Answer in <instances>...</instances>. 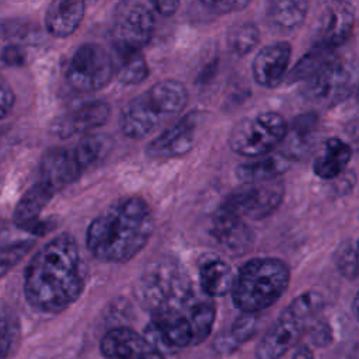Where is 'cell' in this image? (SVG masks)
Instances as JSON below:
<instances>
[{
	"label": "cell",
	"mask_w": 359,
	"mask_h": 359,
	"mask_svg": "<svg viewBox=\"0 0 359 359\" xmlns=\"http://www.w3.org/2000/svg\"><path fill=\"white\" fill-rule=\"evenodd\" d=\"M86 287V265L76 240L60 234L41 247L24 272V296L36 311L56 314L72 306Z\"/></svg>",
	"instance_id": "6da1fadb"
},
{
	"label": "cell",
	"mask_w": 359,
	"mask_h": 359,
	"mask_svg": "<svg viewBox=\"0 0 359 359\" xmlns=\"http://www.w3.org/2000/svg\"><path fill=\"white\" fill-rule=\"evenodd\" d=\"M154 231V216L139 196L122 198L104 209L88 226L86 243L102 261L122 264L137 255Z\"/></svg>",
	"instance_id": "7a4b0ae2"
},
{
	"label": "cell",
	"mask_w": 359,
	"mask_h": 359,
	"mask_svg": "<svg viewBox=\"0 0 359 359\" xmlns=\"http://www.w3.org/2000/svg\"><path fill=\"white\" fill-rule=\"evenodd\" d=\"M187 102L188 91L182 83L177 80L158 81L122 108L121 130L130 139H143L178 116Z\"/></svg>",
	"instance_id": "3957f363"
},
{
	"label": "cell",
	"mask_w": 359,
	"mask_h": 359,
	"mask_svg": "<svg viewBox=\"0 0 359 359\" xmlns=\"http://www.w3.org/2000/svg\"><path fill=\"white\" fill-rule=\"evenodd\" d=\"M290 280L289 266L278 258H254L234 275L233 303L241 313L258 314L275 304Z\"/></svg>",
	"instance_id": "277c9868"
},
{
	"label": "cell",
	"mask_w": 359,
	"mask_h": 359,
	"mask_svg": "<svg viewBox=\"0 0 359 359\" xmlns=\"http://www.w3.org/2000/svg\"><path fill=\"white\" fill-rule=\"evenodd\" d=\"M137 292L150 313L185 311L198 302L188 272L170 257L158 258L144 269Z\"/></svg>",
	"instance_id": "5b68a950"
},
{
	"label": "cell",
	"mask_w": 359,
	"mask_h": 359,
	"mask_svg": "<svg viewBox=\"0 0 359 359\" xmlns=\"http://www.w3.org/2000/svg\"><path fill=\"white\" fill-rule=\"evenodd\" d=\"M324 304L323 294L314 290L294 297L259 339L255 348V358L280 359L316 324Z\"/></svg>",
	"instance_id": "8992f818"
},
{
	"label": "cell",
	"mask_w": 359,
	"mask_h": 359,
	"mask_svg": "<svg viewBox=\"0 0 359 359\" xmlns=\"http://www.w3.org/2000/svg\"><path fill=\"white\" fill-rule=\"evenodd\" d=\"M287 133V122L273 111L259 112L238 121L230 132L233 151L245 157H262L280 144Z\"/></svg>",
	"instance_id": "52a82bcc"
},
{
	"label": "cell",
	"mask_w": 359,
	"mask_h": 359,
	"mask_svg": "<svg viewBox=\"0 0 359 359\" xmlns=\"http://www.w3.org/2000/svg\"><path fill=\"white\" fill-rule=\"evenodd\" d=\"M114 77V59L98 43H84L73 53L67 69L69 86L81 93L98 91Z\"/></svg>",
	"instance_id": "ba28073f"
},
{
	"label": "cell",
	"mask_w": 359,
	"mask_h": 359,
	"mask_svg": "<svg viewBox=\"0 0 359 359\" xmlns=\"http://www.w3.org/2000/svg\"><path fill=\"white\" fill-rule=\"evenodd\" d=\"M156 27L150 4L142 1H123L115 8L111 38L114 49L140 50L153 36Z\"/></svg>",
	"instance_id": "9c48e42d"
},
{
	"label": "cell",
	"mask_w": 359,
	"mask_h": 359,
	"mask_svg": "<svg viewBox=\"0 0 359 359\" xmlns=\"http://www.w3.org/2000/svg\"><path fill=\"white\" fill-rule=\"evenodd\" d=\"M283 184L279 178L243 184L234 189L220 206L222 210L244 220L264 219L271 215L282 202Z\"/></svg>",
	"instance_id": "30bf717a"
},
{
	"label": "cell",
	"mask_w": 359,
	"mask_h": 359,
	"mask_svg": "<svg viewBox=\"0 0 359 359\" xmlns=\"http://www.w3.org/2000/svg\"><path fill=\"white\" fill-rule=\"evenodd\" d=\"M355 88V69L349 62L334 57L306 80L303 94L323 107H332L348 98Z\"/></svg>",
	"instance_id": "8fae6325"
},
{
	"label": "cell",
	"mask_w": 359,
	"mask_h": 359,
	"mask_svg": "<svg viewBox=\"0 0 359 359\" xmlns=\"http://www.w3.org/2000/svg\"><path fill=\"white\" fill-rule=\"evenodd\" d=\"M199 122L201 115L196 111L181 116L180 121L168 126L147 144L146 154L151 158H171L187 154L195 143Z\"/></svg>",
	"instance_id": "7c38bea8"
},
{
	"label": "cell",
	"mask_w": 359,
	"mask_h": 359,
	"mask_svg": "<svg viewBox=\"0 0 359 359\" xmlns=\"http://www.w3.org/2000/svg\"><path fill=\"white\" fill-rule=\"evenodd\" d=\"M353 25L355 10L352 4L344 1L328 4L318 20L316 45L334 50L351 36Z\"/></svg>",
	"instance_id": "4fadbf2b"
},
{
	"label": "cell",
	"mask_w": 359,
	"mask_h": 359,
	"mask_svg": "<svg viewBox=\"0 0 359 359\" xmlns=\"http://www.w3.org/2000/svg\"><path fill=\"white\" fill-rule=\"evenodd\" d=\"M292 56L289 42H275L258 50L252 60L254 80L266 88L276 87L285 77Z\"/></svg>",
	"instance_id": "5bb4252c"
},
{
	"label": "cell",
	"mask_w": 359,
	"mask_h": 359,
	"mask_svg": "<svg viewBox=\"0 0 359 359\" xmlns=\"http://www.w3.org/2000/svg\"><path fill=\"white\" fill-rule=\"evenodd\" d=\"M41 182L46 184L53 192L73 184L83 170L80 168L72 149L55 147L48 150L39 164Z\"/></svg>",
	"instance_id": "9a60e30c"
},
{
	"label": "cell",
	"mask_w": 359,
	"mask_h": 359,
	"mask_svg": "<svg viewBox=\"0 0 359 359\" xmlns=\"http://www.w3.org/2000/svg\"><path fill=\"white\" fill-rule=\"evenodd\" d=\"M111 114L109 104L101 100L88 101L60 116L55 123V132L60 137L88 133L90 130L105 125Z\"/></svg>",
	"instance_id": "2e32d148"
},
{
	"label": "cell",
	"mask_w": 359,
	"mask_h": 359,
	"mask_svg": "<svg viewBox=\"0 0 359 359\" xmlns=\"http://www.w3.org/2000/svg\"><path fill=\"white\" fill-rule=\"evenodd\" d=\"M53 191L43 182L29 187L17 202L13 213V223L22 231L32 233L39 224V215L53 196Z\"/></svg>",
	"instance_id": "e0dca14e"
},
{
	"label": "cell",
	"mask_w": 359,
	"mask_h": 359,
	"mask_svg": "<svg viewBox=\"0 0 359 359\" xmlns=\"http://www.w3.org/2000/svg\"><path fill=\"white\" fill-rule=\"evenodd\" d=\"M100 351L105 359H132L154 349H151L142 334L128 327H118L109 330L102 337Z\"/></svg>",
	"instance_id": "ac0fdd59"
},
{
	"label": "cell",
	"mask_w": 359,
	"mask_h": 359,
	"mask_svg": "<svg viewBox=\"0 0 359 359\" xmlns=\"http://www.w3.org/2000/svg\"><path fill=\"white\" fill-rule=\"evenodd\" d=\"M84 11V1H53L45 11V28L52 36H70L83 21Z\"/></svg>",
	"instance_id": "d6986e66"
},
{
	"label": "cell",
	"mask_w": 359,
	"mask_h": 359,
	"mask_svg": "<svg viewBox=\"0 0 359 359\" xmlns=\"http://www.w3.org/2000/svg\"><path fill=\"white\" fill-rule=\"evenodd\" d=\"M351 147L338 137L328 139L314 160V174L323 180H334L344 172L351 160Z\"/></svg>",
	"instance_id": "ffe728a7"
},
{
	"label": "cell",
	"mask_w": 359,
	"mask_h": 359,
	"mask_svg": "<svg viewBox=\"0 0 359 359\" xmlns=\"http://www.w3.org/2000/svg\"><path fill=\"white\" fill-rule=\"evenodd\" d=\"M202 292L210 297L224 296L231 290L234 273L231 266L217 257L203 258L199 265Z\"/></svg>",
	"instance_id": "44dd1931"
},
{
	"label": "cell",
	"mask_w": 359,
	"mask_h": 359,
	"mask_svg": "<svg viewBox=\"0 0 359 359\" xmlns=\"http://www.w3.org/2000/svg\"><path fill=\"white\" fill-rule=\"evenodd\" d=\"M304 0H273L266 4L265 17L268 25L278 32H292L297 29L307 14Z\"/></svg>",
	"instance_id": "7402d4cb"
},
{
	"label": "cell",
	"mask_w": 359,
	"mask_h": 359,
	"mask_svg": "<svg viewBox=\"0 0 359 359\" xmlns=\"http://www.w3.org/2000/svg\"><path fill=\"white\" fill-rule=\"evenodd\" d=\"M213 237L231 252L245 248L250 240V230L244 222L222 209H219L212 223Z\"/></svg>",
	"instance_id": "603a6c76"
},
{
	"label": "cell",
	"mask_w": 359,
	"mask_h": 359,
	"mask_svg": "<svg viewBox=\"0 0 359 359\" xmlns=\"http://www.w3.org/2000/svg\"><path fill=\"white\" fill-rule=\"evenodd\" d=\"M289 158L285 154H272L252 163H244L237 167L236 175L244 184L276 180L289 168Z\"/></svg>",
	"instance_id": "cb8c5ba5"
},
{
	"label": "cell",
	"mask_w": 359,
	"mask_h": 359,
	"mask_svg": "<svg viewBox=\"0 0 359 359\" xmlns=\"http://www.w3.org/2000/svg\"><path fill=\"white\" fill-rule=\"evenodd\" d=\"M115 55L114 74L121 83L133 86L142 83L149 76V66L140 50L115 49Z\"/></svg>",
	"instance_id": "d4e9b609"
},
{
	"label": "cell",
	"mask_w": 359,
	"mask_h": 359,
	"mask_svg": "<svg viewBox=\"0 0 359 359\" xmlns=\"http://www.w3.org/2000/svg\"><path fill=\"white\" fill-rule=\"evenodd\" d=\"M335 57L334 50L327 49L320 45H314L303 57L297 60L293 69L289 73V81H300L307 80L316 72H318L323 66L331 62Z\"/></svg>",
	"instance_id": "484cf974"
},
{
	"label": "cell",
	"mask_w": 359,
	"mask_h": 359,
	"mask_svg": "<svg viewBox=\"0 0 359 359\" xmlns=\"http://www.w3.org/2000/svg\"><path fill=\"white\" fill-rule=\"evenodd\" d=\"M216 320V307L209 300H198L189 310L192 345L203 342L212 332Z\"/></svg>",
	"instance_id": "4316f807"
},
{
	"label": "cell",
	"mask_w": 359,
	"mask_h": 359,
	"mask_svg": "<svg viewBox=\"0 0 359 359\" xmlns=\"http://www.w3.org/2000/svg\"><path fill=\"white\" fill-rule=\"evenodd\" d=\"M259 41V31L252 22H238L227 31V45L238 56L250 53Z\"/></svg>",
	"instance_id": "83f0119b"
},
{
	"label": "cell",
	"mask_w": 359,
	"mask_h": 359,
	"mask_svg": "<svg viewBox=\"0 0 359 359\" xmlns=\"http://www.w3.org/2000/svg\"><path fill=\"white\" fill-rule=\"evenodd\" d=\"M318 123V118L316 114H304V115H299L293 119V122L290 123V126L287 125V133L286 137H289L290 143H292V151H303L306 147H309V139L314 135L316 128ZM290 157V156H289Z\"/></svg>",
	"instance_id": "f1b7e54d"
},
{
	"label": "cell",
	"mask_w": 359,
	"mask_h": 359,
	"mask_svg": "<svg viewBox=\"0 0 359 359\" xmlns=\"http://www.w3.org/2000/svg\"><path fill=\"white\" fill-rule=\"evenodd\" d=\"M102 149H104V142L100 136L86 135L72 150L74 153V157L80 168L86 170L101 157Z\"/></svg>",
	"instance_id": "f546056e"
},
{
	"label": "cell",
	"mask_w": 359,
	"mask_h": 359,
	"mask_svg": "<svg viewBox=\"0 0 359 359\" xmlns=\"http://www.w3.org/2000/svg\"><path fill=\"white\" fill-rule=\"evenodd\" d=\"M34 247L32 240H20L8 247L0 248V278L13 269Z\"/></svg>",
	"instance_id": "4dcf8cb0"
},
{
	"label": "cell",
	"mask_w": 359,
	"mask_h": 359,
	"mask_svg": "<svg viewBox=\"0 0 359 359\" xmlns=\"http://www.w3.org/2000/svg\"><path fill=\"white\" fill-rule=\"evenodd\" d=\"M334 259L342 276H345L349 280L356 279V275H358L356 244L352 240H348L338 247Z\"/></svg>",
	"instance_id": "1f68e13d"
},
{
	"label": "cell",
	"mask_w": 359,
	"mask_h": 359,
	"mask_svg": "<svg viewBox=\"0 0 359 359\" xmlns=\"http://www.w3.org/2000/svg\"><path fill=\"white\" fill-rule=\"evenodd\" d=\"M18 321L7 310H0V359H7L17 339Z\"/></svg>",
	"instance_id": "d6a6232c"
},
{
	"label": "cell",
	"mask_w": 359,
	"mask_h": 359,
	"mask_svg": "<svg viewBox=\"0 0 359 359\" xmlns=\"http://www.w3.org/2000/svg\"><path fill=\"white\" fill-rule=\"evenodd\" d=\"M258 327V314H250V313H243L234 323L233 327L229 332V337L231 341L238 346L240 344L248 341L252 338Z\"/></svg>",
	"instance_id": "836d02e7"
},
{
	"label": "cell",
	"mask_w": 359,
	"mask_h": 359,
	"mask_svg": "<svg viewBox=\"0 0 359 359\" xmlns=\"http://www.w3.org/2000/svg\"><path fill=\"white\" fill-rule=\"evenodd\" d=\"M15 102V94L8 81L0 76V121L4 119L13 109Z\"/></svg>",
	"instance_id": "e575fe53"
},
{
	"label": "cell",
	"mask_w": 359,
	"mask_h": 359,
	"mask_svg": "<svg viewBox=\"0 0 359 359\" xmlns=\"http://www.w3.org/2000/svg\"><path fill=\"white\" fill-rule=\"evenodd\" d=\"M203 7L209 8L212 13H219V14H226V13H233V11H240L248 6V1H203Z\"/></svg>",
	"instance_id": "d590c367"
},
{
	"label": "cell",
	"mask_w": 359,
	"mask_h": 359,
	"mask_svg": "<svg viewBox=\"0 0 359 359\" xmlns=\"http://www.w3.org/2000/svg\"><path fill=\"white\" fill-rule=\"evenodd\" d=\"M1 60L11 66H20L25 60V53L18 43H11L3 48Z\"/></svg>",
	"instance_id": "8d00e7d4"
},
{
	"label": "cell",
	"mask_w": 359,
	"mask_h": 359,
	"mask_svg": "<svg viewBox=\"0 0 359 359\" xmlns=\"http://www.w3.org/2000/svg\"><path fill=\"white\" fill-rule=\"evenodd\" d=\"M150 7H151L153 13H157V14H160L163 17H168V15H172L177 11V8L180 7V3L174 1V0L151 1Z\"/></svg>",
	"instance_id": "74e56055"
},
{
	"label": "cell",
	"mask_w": 359,
	"mask_h": 359,
	"mask_svg": "<svg viewBox=\"0 0 359 359\" xmlns=\"http://www.w3.org/2000/svg\"><path fill=\"white\" fill-rule=\"evenodd\" d=\"M17 241H20V240L14 237V231H13L11 224L7 223L6 220L0 219V248L8 247V245H11Z\"/></svg>",
	"instance_id": "f35d334b"
},
{
	"label": "cell",
	"mask_w": 359,
	"mask_h": 359,
	"mask_svg": "<svg viewBox=\"0 0 359 359\" xmlns=\"http://www.w3.org/2000/svg\"><path fill=\"white\" fill-rule=\"evenodd\" d=\"M292 359H314V355H313V352H311V349H310L309 346L303 345V346H300V348L294 352V355H293Z\"/></svg>",
	"instance_id": "ab89813d"
},
{
	"label": "cell",
	"mask_w": 359,
	"mask_h": 359,
	"mask_svg": "<svg viewBox=\"0 0 359 359\" xmlns=\"http://www.w3.org/2000/svg\"><path fill=\"white\" fill-rule=\"evenodd\" d=\"M132 359H165L163 353L157 352V351H149V352H144V353H140Z\"/></svg>",
	"instance_id": "60d3db41"
}]
</instances>
